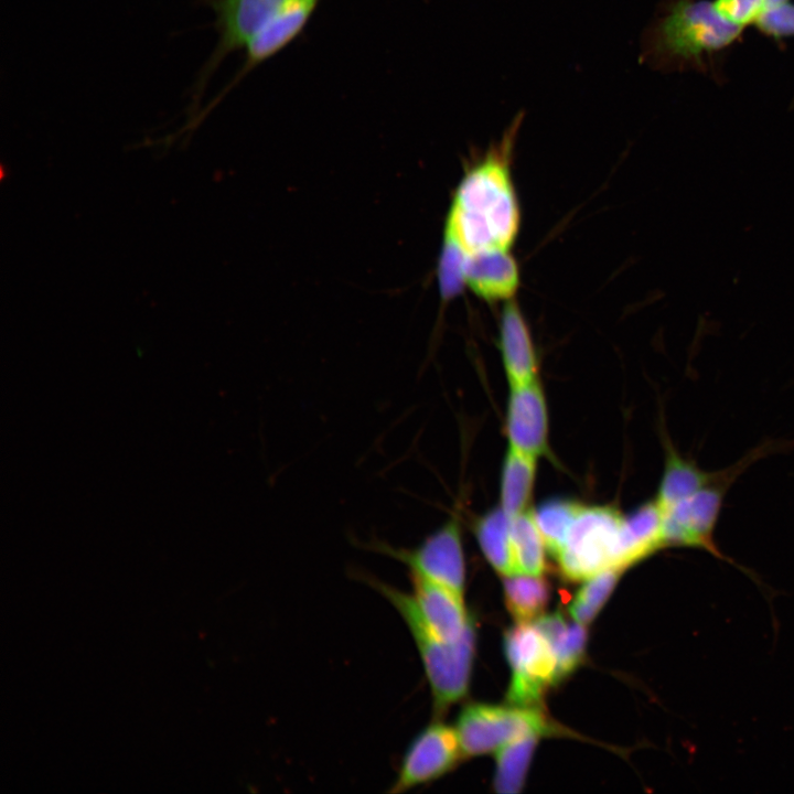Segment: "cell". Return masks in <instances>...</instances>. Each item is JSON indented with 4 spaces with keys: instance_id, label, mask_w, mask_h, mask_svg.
<instances>
[{
    "instance_id": "1",
    "label": "cell",
    "mask_w": 794,
    "mask_h": 794,
    "mask_svg": "<svg viewBox=\"0 0 794 794\" xmlns=\"http://www.w3.org/2000/svg\"><path fill=\"white\" fill-rule=\"evenodd\" d=\"M525 112L519 110L503 131L470 163L453 194L444 235L465 255L511 250L521 227V207L512 175L516 140Z\"/></svg>"
},
{
    "instance_id": "2",
    "label": "cell",
    "mask_w": 794,
    "mask_h": 794,
    "mask_svg": "<svg viewBox=\"0 0 794 794\" xmlns=\"http://www.w3.org/2000/svg\"><path fill=\"white\" fill-rule=\"evenodd\" d=\"M742 33L710 0H662L643 32L640 62L663 73H707Z\"/></svg>"
},
{
    "instance_id": "3",
    "label": "cell",
    "mask_w": 794,
    "mask_h": 794,
    "mask_svg": "<svg viewBox=\"0 0 794 794\" xmlns=\"http://www.w3.org/2000/svg\"><path fill=\"white\" fill-rule=\"evenodd\" d=\"M364 579L391 603L405 621L423 665L434 713L441 716L468 691L475 650L474 623L458 642L443 641L419 620L409 592L369 576Z\"/></svg>"
},
{
    "instance_id": "4",
    "label": "cell",
    "mask_w": 794,
    "mask_h": 794,
    "mask_svg": "<svg viewBox=\"0 0 794 794\" xmlns=\"http://www.w3.org/2000/svg\"><path fill=\"white\" fill-rule=\"evenodd\" d=\"M770 452H772L771 446L768 442L762 443L733 466L727 468V472L721 479L663 509L665 547L702 549L717 558L733 564L721 552L713 538L723 498L733 481L755 460Z\"/></svg>"
},
{
    "instance_id": "5",
    "label": "cell",
    "mask_w": 794,
    "mask_h": 794,
    "mask_svg": "<svg viewBox=\"0 0 794 794\" xmlns=\"http://www.w3.org/2000/svg\"><path fill=\"white\" fill-rule=\"evenodd\" d=\"M623 518L611 505H582L556 557L561 573L569 580L581 581L614 567Z\"/></svg>"
},
{
    "instance_id": "6",
    "label": "cell",
    "mask_w": 794,
    "mask_h": 794,
    "mask_svg": "<svg viewBox=\"0 0 794 794\" xmlns=\"http://www.w3.org/2000/svg\"><path fill=\"white\" fill-rule=\"evenodd\" d=\"M454 729L463 757L490 753L521 738L551 731L539 708L484 704L464 707Z\"/></svg>"
},
{
    "instance_id": "7",
    "label": "cell",
    "mask_w": 794,
    "mask_h": 794,
    "mask_svg": "<svg viewBox=\"0 0 794 794\" xmlns=\"http://www.w3.org/2000/svg\"><path fill=\"white\" fill-rule=\"evenodd\" d=\"M368 547L407 566L409 575L463 596L465 561L461 529L455 517L448 519L414 548H396L378 540L369 543Z\"/></svg>"
},
{
    "instance_id": "8",
    "label": "cell",
    "mask_w": 794,
    "mask_h": 794,
    "mask_svg": "<svg viewBox=\"0 0 794 794\" xmlns=\"http://www.w3.org/2000/svg\"><path fill=\"white\" fill-rule=\"evenodd\" d=\"M513 675L507 691L512 706L538 708L546 688L556 684L555 654L534 624L517 622L504 637Z\"/></svg>"
},
{
    "instance_id": "9",
    "label": "cell",
    "mask_w": 794,
    "mask_h": 794,
    "mask_svg": "<svg viewBox=\"0 0 794 794\" xmlns=\"http://www.w3.org/2000/svg\"><path fill=\"white\" fill-rule=\"evenodd\" d=\"M462 755L455 729L433 721L408 744L388 792L399 794L436 781L450 772Z\"/></svg>"
},
{
    "instance_id": "10",
    "label": "cell",
    "mask_w": 794,
    "mask_h": 794,
    "mask_svg": "<svg viewBox=\"0 0 794 794\" xmlns=\"http://www.w3.org/2000/svg\"><path fill=\"white\" fill-rule=\"evenodd\" d=\"M216 14L219 41L202 69L193 98L197 99L212 73L233 51L246 46L290 0H205Z\"/></svg>"
},
{
    "instance_id": "11",
    "label": "cell",
    "mask_w": 794,
    "mask_h": 794,
    "mask_svg": "<svg viewBox=\"0 0 794 794\" xmlns=\"http://www.w3.org/2000/svg\"><path fill=\"white\" fill-rule=\"evenodd\" d=\"M505 428L511 448L535 458L547 452L548 412L538 378L511 385Z\"/></svg>"
},
{
    "instance_id": "12",
    "label": "cell",
    "mask_w": 794,
    "mask_h": 794,
    "mask_svg": "<svg viewBox=\"0 0 794 794\" xmlns=\"http://www.w3.org/2000/svg\"><path fill=\"white\" fill-rule=\"evenodd\" d=\"M409 576L412 587L410 602L423 625L443 641L454 643L461 640L473 624L462 596L418 576Z\"/></svg>"
},
{
    "instance_id": "13",
    "label": "cell",
    "mask_w": 794,
    "mask_h": 794,
    "mask_svg": "<svg viewBox=\"0 0 794 794\" xmlns=\"http://www.w3.org/2000/svg\"><path fill=\"white\" fill-rule=\"evenodd\" d=\"M464 283L486 302L514 299L521 283L519 267L511 250L490 249L468 254Z\"/></svg>"
},
{
    "instance_id": "14",
    "label": "cell",
    "mask_w": 794,
    "mask_h": 794,
    "mask_svg": "<svg viewBox=\"0 0 794 794\" xmlns=\"http://www.w3.org/2000/svg\"><path fill=\"white\" fill-rule=\"evenodd\" d=\"M498 346L509 385L538 378V358L533 336L514 299L505 302L501 312Z\"/></svg>"
},
{
    "instance_id": "15",
    "label": "cell",
    "mask_w": 794,
    "mask_h": 794,
    "mask_svg": "<svg viewBox=\"0 0 794 794\" xmlns=\"http://www.w3.org/2000/svg\"><path fill=\"white\" fill-rule=\"evenodd\" d=\"M664 547L663 512L654 498L623 518L614 567L624 570Z\"/></svg>"
},
{
    "instance_id": "16",
    "label": "cell",
    "mask_w": 794,
    "mask_h": 794,
    "mask_svg": "<svg viewBox=\"0 0 794 794\" xmlns=\"http://www.w3.org/2000/svg\"><path fill=\"white\" fill-rule=\"evenodd\" d=\"M319 0H290L246 45L247 56L240 75L278 53L304 28Z\"/></svg>"
},
{
    "instance_id": "17",
    "label": "cell",
    "mask_w": 794,
    "mask_h": 794,
    "mask_svg": "<svg viewBox=\"0 0 794 794\" xmlns=\"http://www.w3.org/2000/svg\"><path fill=\"white\" fill-rule=\"evenodd\" d=\"M727 469L707 472L698 466L695 460L683 457L665 440V464L655 501L663 509L676 504L701 487L718 481Z\"/></svg>"
},
{
    "instance_id": "18",
    "label": "cell",
    "mask_w": 794,
    "mask_h": 794,
    "mask_svg": "<svg viewBox=\"0 0 794 794\" xmlns=\"http://www.w3.org/2000/svg\"><path fill=\"white\" fill-rule=\"evenodd\" d=\"M537 458L508 448L502 469L501 507L512 518L526 511L533 493Z\"/></svg>"
},
{
    "instance_id": "19",
    "label": "cell",
    "mask_w": 794,
    "mask_h": 794,
    "mask_svg": "<svg viewBox=\"0 0 794 794\" xmlns=\"http://www.w3.org/2000/svg\"><path fill=\"white\" fill-rule=\"evenodd\" d=\"M511 521L512 518L500 506L481 516L474 526L478 543L485 558L504 576L517 572L512 551Z\"/></svg>"
},
{
    "instance_id": "20",
    "label": "cell",
    "mask_w": 794,
    "mask_h": 794,
    "mask_svg": "<svg viewBox=\"0 0 794 794\" xmlns=\"http://www.w3.org/2000/svg\"><path fill=\"white\" fill-rule=\"evenodd\" d=\"M549 586L540 575L515 572L504 576L505 602L517 622L537 619L549 600Z\"/></svg>"
},
{
    "instance_id": "21",
    "label": "cell",
    "mask_w": 794,
    "mask_h": 794,
    "mask_svg": "<svg viewBox=\"0 0 794 794\" xmlns=\"http://www.w3.org/2000/svg\"><path fill=\"white\" fill-rule=\"evenodd\" d=\"M511 540L517 572L541 575L546 567L545 541L533 509H526L511 521Z\"/></svg>"
},
{
    "instance_id": "22",
    "label": "cell",
    "mask_w": 794,
    "mask_h": 794,
    "mask_svg": "<svg viewBox=\"0 0 794 794\" xmlns=\"http://www.w3.org/2000/svg\"><path fill=\"white\" fill-rule=\"evenodd\" d=\"M538 734H530L502 747L496 755L494 788L502 794H517L523 788Z\"/></svg>"
},
{
    "instance_id": "23",
    "label": "cell",
    "mask_w": 794,
    "mask_h": 794,
    "mask_svg": "<svg viewBox=\"0 0 794 794\" xmlns=\"http://www.w3.org/2000/svg\"><path fill=\"white\" fill-rule=\"evenodd\" d=\"M582 504L568 498H552L541 503L534 517L547 550L557 557Z\"/></svg>"
},
{
    "instance_id": "24",
    "label": "cell",
    "mask_w": 794,
    "mask_h": 794,
    "mask_svg": "<svg viewBox=\"0 0 794 794\" xmlns=\"http://www.w3.org/2000/svg\"><path fill=\"white\" fill-rule=\"evenodd\" d=\"M623 569L611 567L600 571L580 588L570 604L569 612L576 622L590 623L613 591Z\"/></svg>"
},
{
    "instance_id": "25",
    "label": "cell",
    "mask_w": 794,
    "mask_h": 794,
    "mask_svg": "<svg viewBox=\"0 0 794 794\" xmlns=\"http://www.w3.org/2000/svg\"><path fill=\"white\" fill-rule=\"evenodd\" d=\"M556 657V683L571 674L582 662L587 631L581 623L568 624L567 629L549 643Z\"/></svg>"
},
{
    "instance_id": "26",
    "label": "cell",
    "mask_w": 794,
    "mask_h": 794,
    "mask_svg": "<svg viewBox=\"0 0 794 794\" xmlns=\"http://www.w3.org/2000/svg\"><path fill=\"white\" fill-rule=\"evenodd\" d=\"M465 253L453 240L443 237L438 267V281L443 300L455 297L463 288Z\"/></svg>"
},
{
    "instance_id": "27",
    "label": "cell",
    "mask_w": 794,
    "mask_h": 794,
    "mask_svg": "<svg viewBox=\"0 0 794 794\" xmlns=\"http://www.w3.org/2000/svg\"><path fill=\"white\" fill-rule=\"evenodd\" d=\"M720 17L744 29L755 25L769 9L768 0H712Z\"/></svg>"
},
{
    "instance_id": "28",
    "label": "cell",
    "mask_w": 794,
    "mask_h": 794,
    "mask_svg": "<svg viewBox=\"0 0 794 794\" xmlns=\"http://www.w3.org/2000/svg\"><path fill=\"white\" fill-rule=\"evenodd\" d=\"M754 26L761 34L777 42L794 36V3L788 1L770 8Z\"/></svg>"
},
{
    "instance_id": "29",
    "label": "cell",
    "mask_w": 794,
    "mask_h": 794,
    "mask_svg": "<svg viewBox=\"0 0 794 794\" xmlns=\"http://www.w3.org/2000/svg\"><path fill=\"white\" fill-rule=\"evenodd\" d=\"M769 1V9L773 7H777L780 4H783L785 2H788L790 0H768ZM768 9V10H769Z\"/></svg>"
}]
</instances>
